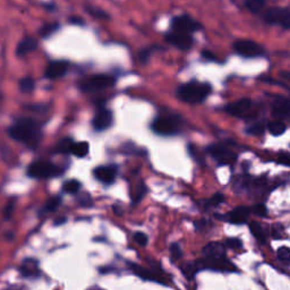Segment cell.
<instances>
[{
  "label": "cell",
  "mask_w": 290,
  "mask_h": 290,
  "mask_svg": "<svg viewBox=\"0 0 290 290\" xmlns=\"http://www.w3.org/2000/svg\"><path fill=\"white\" fill-rule=\"evenodd\" d=\"M8 135L16 142L35 149L42 140L41 126L32 118H20L8 128Z\"/></svg>",
  "instance_id": "6da1fadb"
},
{
  "label": "cell",
  "mask_w": 290,
  "mask_h": 290,
  "mask_svg": "<svg viewBox=\"0 0 290 290\" xmlns=\"http://www.w3.org/2000/svg\"><path fill=\"white\" fill-rule=\"evenodd\" d=\"M211 93V85L208 83L191 82L178 89L179 99L188 103H201Z\"/></svg>",
  "instance_id": "7a4b0ae2"
},
{
  "label": "cell",
  "mask_w": 290,
  "mask_h": 290,
  "mask_svg": "<svg viewBox=\"0 0 290 290\" xmlns=\"http://www.w3.org/2000/svg\"><path fill=\"white\" fill-rule=\"evenodd\" d=\"M262 20L268 25H276L285 31L290 28V9L288 6H271L262 11Z\"/></svg>",
  "instance_id": "3957f363"
},
{
  "label": "cell",
  "mask_w": 290,
  "mask_h": 290,
  "mask_svg": "<svg viewBox=\"0 0 290 290\" xmlns=\"http://www.w3.org/2000/svg\"><path fill=\"white\" fill-rule=\"evenodd\" d=\"M170 27L172 31L188 33V34H193V33L203 30V25L200 20L195 19L190 14L174 16L170 20Z\"/></svg>",
  "instance_id": "277c9868"
},
{
  "label": "cell",
  "mask_w": 290,
  "mask_h": 290,
  "mask_svg": "<svg viewBox=\"0 0 290 290\" xmlns=\"http://www.w3.org/2000/svg\"><path fill=\"white\" fill-rule=\"evenodd\" d=\"M234 51L245 58H258L266 54V49L256 41L249 39H238L233 44Z\"/></svg>",
  "instance_id": "5b68a950"
},
{
  "label": "cell",
  "mask_w": 290,
  "mask_h": 290,
  "mask_svg": "<svg viewBox=\"0 0 290 290\" xmlns=\"http://www.w3.org/2000/svg\"><path fill=\"white\" fill-rule=\"evenodd\" d=\"M61 172L62 170L59 167L45 161L33 162L27 169V175L35 179H48L57 177V176L61 175Z\"/></svg>",
  "instance_id": "8992f818"
},
{
  "label": "cell",
  "mask_w": 290,
  "mask_h": 290,
  "mask_svg": "<svg viewBox=\"0 0 290 290\" xmlns=\"http://www.w3.org/2000/svg\"><path fill=\"white\" fill-rule=\"evenodd\" d=\"M225 110L229 115L242 119L253 118L256 116L255 104L250 99H242L225 107Z\"/></svg>",
  "instance_id": "52a82bcc"
},
{
  "label": "cell",
  "mask_w": 290,
  "mask_h": 290,
  "mask_svg": "<svg viewBox=\"0 0 290 290\" xmlns=\"http://www.w3.org/2000/svg\"><path fill=\"white\" fill-rule=\"evenodd\" d=\"M194 264L197 271L204 270V269L224 272H233L237 270V268L226 256H221V258H205L204 256V259L197 261Z\"/></svg>",
  "instance_id": "ba28073f"
},
{
  "label": "cell",
  "mask_w": 290,
  "mask_h": 290,
  "mask_svg": "<svg viewBox=\"0 0 290 290\" xmlns=\"http://www.w3.org/2000/svg\"><path fill=\"white\" fill-rule=\"evenodd\" d=\"M165 40L169 44L174 45L175 48L182 50V51H188V50H191L195 42L193 34L172 31V30L166 33Z\"/></svg>",
  "instance_id": "9c48e42d"
},
{
  "label": "cell",
  "mask_w": 290,
  "mask_h": 290,
  "mask_svg": "<svg viewBox=\"0 0 290 290\" xmlns=\"http://www.w3.org/2000/svg\"><path fill=\"white\" fill-rule=\"evenodd\" d=\"M151 128L155 134L162 136H171L178 133V125L176 120L166 116L158 117L157 119H154Z\"/></svg>",
  "instance_id": "30bf717a"
},
{
  "label": "cell",
  "mask_w": 290,
  "mask_h": 290,
  "mask_svg": "<svg viewBox=\"0 0 290 290\" xmlns=\"http://www.w3.org/2000/svg\"><path fill=\"white\" fill-rule=\"evenodd\" d=\"M208 151L219 165H231L237 159L236 153L222 144H212L209 146Z\"/></svg>",
  "instance_id": "8fae6325"
},
{
  "label": "cell",
  "mask_w": 290,
  "mask_h": 290,
  "mask_svg": "<svg viewBox=\"0 0 290 290\" xmlns=\"http://www.w3.org/2000/svg\"><path fill=\"white\" fill-rule=\"evenodd\" d=\"M115 84V78L108 75H95L81 85V90L84 92H94L104 90Z\"/></svg>",
  "instance_id": "7c38bea8"
},
{
  "label": "cell",
  "mask_w": 290,
  "mask_h": 290,
  "mask_svg": "<svg viewBox=\"0 0 290 290\" xmlns=\"http://www.w3.org/2000/svg\"><path fill=\"white\" fill-rule=\"evenodd\" d=\"M69 68V62L66 60H54L49 62L44 71V76L49 79L62 77Z\"/></svg>",
  "instance_id": "4fadbf2b"
},
{
  "label": "cell",
  "mask_w": 290,
  "mask_h": 290,
  "mask_svg": "<svg viewBox=\"0 0 290 290\" xmlns=\"http://www.w3.org/2000/svg\"><path fill=\"white\" fill-rule=\"evenodd\" d=\"M39 48V42L33 36H25L16 45L15 54L17 57H25L28 53L34 52Z\"/></svg>",
  "instance_id": "5bb4252c"
},
{
  "label": "cell",
  "mask_w": 290,
  "mask_h": 290,
  "mask_svg": "<svg viewBox=\"0 0 290 290\" xmlns=\"http://www.w3.org/2000/svg\"><path fill=\"white\" fill-rule=\"evenodd\" d=\"M112 124V112L107 109H102L94 116L92 120V126L98 132H102L110 127Z\"/></svg>",
  "instance_id": "9a60e30c"
},
{
  "label": "cell",
  "mask_w": 290,
  "mask_h": 290,
  "mask_svg": "<svg viewBox=\"0 0 290 290\" xmlns=\"http://www.w3.org/2000/svg\"><path fill=\"white\" fill-rule=\"evenodd\" d=\"M272 113L277 118L286 119L289 116V100L285 96H276L271 103Z\"/></svg>",
  "instance_id": "2e32d148"
},
{
  "label": "cell",
  "mask_w": 290,
  "mask_h": 290,
  "mask_svg": "<svg viewBox=\"0 0 290 290\" xmlns=\"http://www.w3.org/2000/svg\"><path fill=\"white\" fill-rule=\"evenodd\" d=\"M250 216V209L246 207H237L231 210L230 212L225 214V220L235 225L245 224Z\"/></svg>",
  "instance_id": "e0dca14e"
},
{
  "label": "cell",
  "mask_w": 290,
  "mask_h": 290,
  "mask_svg": "<svg viewBox=\"0 0 290 290\" xmlns=\"http://www.w3.org/2000/svg\"><path fill=\"white\" fill-rule=\"evenodd\" d=\"M94 177L102 183H112L117 176V168L115 166H101L94 169Z\"/></svg>",
  "instance_id": "ac0fdd59"
},
{
  "label": "cell",
  "mask_w": 290,
  "mask_h": 290,
  "mask_svg": "<svg viewBox=\"0 0 290 290\" xmlns=\"http://www.w3.org/2000/svg\"><path fill=\"white\" fill-rule=\"evenodd\" d=\"M20 273L25 278H35L40 275L39 263L34 259H26L22 262L20 266Z\"/></svg>",
  "instance_id": "d6986e66"
},
{
  "label": "cell",
  "mask_w": 290,
  "mask_h": 290,
  "mask_svg": "<svg viewBox=\"0 0 290 290\" xmlns=\"http://www.w3.org/2000/svg\"><path fill=\"white\" fill-rule=\"evenodd\" d=\"M202 254L205 258H221V256H226V246L217 242L209 243L203 247Z\"/></svg>",
  "instance_id": "ffe728a7"
},
{
  "label": "cell",
  "mask_w": 290,
  "mask_h": 290,
  "mask_svg": "<svg viewBox=\"0 0 290 290\" xmlns=\"http://www.w3.org/2000/svg\"><path fill=\"white\" fill-rule=\"evenodd\" d=\"M83 9H84V11L86 12V14H89L90 16H92V17L95 18V19L109 20L111 18L110 14H109L107 10H104L103 8L93 5V3H85V5L83 6Z\"/></svg>",
  "instance_id": "44dd1931"
},
{
  "label": "cell",
  "mask_w": 290,
  "mask_h": 290,
  "mask_svg": "<svg viewBox=\"0 0 290 290\" xmlns=\"http://www.w3.org/2000/svg\"><path fill=\"white\" fill-rule=\"evenodd\" d=\"M128 266L130 269H132V271L135 273L137 277H140L141 279L146 280V281H157V283L163 284L161 279L159 278V277L155 275V273H153L152 271L146 270V269H144L143 267H140V266H137V264H134V263H129Z\"/></svg>",
  "instance_id": "7402d4cb"
},
{
  "label": "cell",
  "mask_w": 290,
  "mask_h": 290,
  "mask_svg": "<svg viewBox=\"0 0 290 290\" xmlns=\"http://www.w3.org/2000/svg\"><path fill=\"white\" fill-rule=\"evenodd\" d=\"M268 0H244L243 6L253 15H261L266 9Z\"/></svg>",
  "instance_id": "603a6c76"
},
{
  "label": "cell",
  "mask_w": 290,
  "mask_h": 290,
  "mask_svg": "<svg viewBox=\"0 0 290 290\" xmlns=\"http://www.w3.org/2000/svg\"><path fill=\"white\" fill-rule=\"evenodd\" d=\"M60 28V23L59 22H50V23H45L42 25V26L39 28V35L42 37V39H47V37L51 36L53 33H56L58 30Z\"/></svg>",
  "instance_id": "cb8c5ba5"
},
{
  "label": "cell",
  "mask_w": 290,
  "mask_h": 290,
  "mask_svg": "<svg viewBox=\"0 0 290 290\" xmlns=\"http://www.w3.org/2000/svg\"><path fill=\"white\" fill-rule=\"evenodd\" d=\"M90 146L87 142H78V143H73L70 148V152L74 155H76L77 158H84L86 157V154L89 153Z\"/></svg>",
  "instance_id": "d4e9b609"
},
{
  "label": "cell",
  "mask_w": 290,
  "mask_h": 290,
  "mask_svg": "<svg viewBox=\"0 0 290 290\" xmlns=\"http://www.w3.org/2000/svg\"><path fill=\"white\" fill-rule=\"evenodd\" d=\"M268 129L273 136H280L286 132V125L280 120H272L268 123Z\"/></svg>",
  "instance_id": "484cf974"
},
{
  "label": "cell",
  "mask_w": 290,
  "mask_h": 290,
  "mask_svg": "<svg viewBox=\"0 0 290 290\" xmlns=\"http://www.w3.org/2000/svg\"><path fill=\"white\" fill-rule=\"evenodd\" d=\"M35 87V81L34 78L31 76H25L19 81V90L23 93H31Z\"/></svg>",
  "instance_id": "4316f807"
},
{
  "label": "cell",
  "mask_w": 290,
  "mask_h": 290,
  "mask_svg": "<svg viewBox=\"0 0 290 290\" xmlns=\"http://www.w3.org/2000/svg\"><path fill=\"white\" fill-rule=\"evenodd\" d=\"M250 229H251V233L253 234V236L260 241L261 243H264L266 242V234H264V230L262 228V226H261L259 222L253 221L250 226Z\"/></svg>",
  "instance_id": "83f0119b"
},
{
  "label": "cell",
  "mask_w": 290,
  "mask_h": 290,
  "mask_svg": "<svg viewBox=\"0 0 290 290\" xmlns=\"http://www.w3.org/2000/svg\"><path fill=\"white\" fill-rule=\"evenodd\" d=\"M79 188H81V183L75 179L67 180V182L62 185V191L65 193H68V194H75V193H77L79 191Z\"/></svg>",
  "instance_id": "f1b7e54d"
},
{
  "label": "cell",
  "mask_w": 290,
  "mask_h": 290,
  "mask_svg": "<svg viewBox=\"0 0 290 290\" xmlns=\"http://www.w3.org/2000/svg\"><path fill=\"white\" fill-rule=\"evenodd\" d=\"M61 204V199L59 196H56V197H52V199H50L47 204L44 205L43 210L45 212H53L56 211V210L60 207Z\"/></svg>",
  "instance_id": "f546056e"
},
{
  "label": "cell",
  "mask_w": 290,
  "mask_h": 290,
  "mask_svg": "<svg viewBox=\"0 0 290 290\" xmlns=\"http://www.w3.org/2000/svg\"><path fill=\"white\" fill-rule=\"evenodd\" d=\"M73 140L69 137L64 138V140H61L59 143H58L57 145V149L56 151L59 153H68L70 152V148H71V144H73Z\"/></svg>",
  "instance_id": "4dcf8cb0"
},
{
  "label": "cell",
  "mask_w": 290,
  "mask_h": 290,
  "mask_svg": "<svg viewBox=\"0 0 290 290\" xmlns=\"http://www.w3.org/2000/svg\"><path fill=\"white\" fill-rule=\"evenodd\" d=\"M264 130H266V127H264L263 123H258V124L252 125L251 127L247 128L246 129V133L247 134H251V135L260 136V135H263Z\"/></svg>",
  "instance_id": "1f68e13d"
},
{
  "label": "cell",
  "mask_w": 290,
  "mask_h": 290,
  "mask_svg": "<svg viewBox=\"0 0 290 290\" xmlns=\"http://www.w3.org/2000/svg\"><path fill=\"white\" fill-rule=\"evenodd\" d=\"M157 48V47H151V48H144L142 49L140 52H138V58H140V60L142 64H146V62L149 61L151 54H152L153 50Z\"/></svg>",
  "instance_id": "d6a6232c"
},
{
  "label": "cell",
  "mask_w": 290,
  "mask_h": 290,
  "mask_svg": "<svg viewBox=\"0 0 290 290\" xmlns=\"http://www.w3.org/2000/svg\"><path fill=\"white\" fill-rule=\"evenodd\" d=\"M225 202V195L222 193H217L208 201V207H218Z\"/></svg>",
  "instance_id": "836d02e7"
},
{
  "label": "cell",
  "mask_w": 290,
  "mask_h": 290,
  "mask_svg": "<svg viewBox=\"0 0 290 290\" xmlns=\"http://www.w3.org/2000/svg\"><path fill=\"white\" fill-rule=\"evenodd\" d=\"M170 254H171V259L176 261L179 260L183 256V251L180 249V246L178 244H171L170 246Z\"/></svg>",
  "instance_id": "e575fe53"
},
{
  "label": "cell",
  "mask_w": 290,
  "mask_h": 290,
  "mask_svg": "<svg viewBox=\"0 0 290 290\" xmlns=\"http://www.w3.org/2000/svg\"><path fill=\"white\" fill-rule=\"evenodd\" d=\"M134 241H135L138 245L146 246L148 245L149 238H148V236H146V234L141 233V231H137V233L134 234Z\"/></svg>",
  "instance_id": "d590c367"
},
{
  "label": "cell",
  "mask_w": 290,
  "mask_h": 290,
  "mask_svg": "<svg viewBox=\"0 0 290 290\" xmlns=\"http://www.w3.org/2000/svg\"><path fill=\"white\" fill-rule=\"evenodd\" d=\"M252 211L254 212V214L259 217H262V218H266L268 216V210L266 208V205L264 204H256L252 209Z\"/></svg>",
  "instance_id": "8d00e7d4"
},
{
  "label": "cell",
  "mask_w": 290,
  "mask_h": 290,
  "mask_svg": "<svg viewBox=\"0 0 290 290\" xmlns=\"http://www.w3.org/2000/svg\"><path fill=\"white\" fill-rule=\"evenodd\" d=\"M226 246L229 247V249L236 250V249H241V247L243 246V243L241 239H238V238H228L226 241Z\"/></svg>",
  "instance_id": "74e56055"
},
{
  "label": "cell",
  "mask_w": 290,
  "mask_h": 290,
  "mask_svg": "<svg viewBox=\"0 0 290 290\" xmlns=\"http://www.w3.org/2000/svg\"><path fill=\"white\" fill-rule=\"evenodd\" d=\"M278 258L281 261H285V262H288L290 259V250L287 246H283L278 250Z\"/></svg>",
  "instance_id": "f35d334b"
},
{
  "label": "cell",
  "mask_w": 290,
  "mask_h": 290,
  "mask_svg": "<svg viewBox=\"0 0 290 290\" xmlns=\"http://www.w3.org/2000/svg\"><path fill=\"white\" fill-rule=\"evenodd\" d=\"M146 194V186L143 183H141L138 185L137 187V194L135 196V199H134V203H136V202H140L141 199L143 196Z\"/></svg>",
  "instance_id": "ab89813d"
},
{
  "label": "cell",
  "mask_w": 290,
  "mask_h": 290,
  "mask_svg": "<svg viewBox=\"0 0 290 290\" xmlns=\"http://www.w3.org/2000/svg\"><path fill=\"white\" fill-rule=\"evenodd\" d=\"M68 23L73 25H78V26H84L85 25V19L81 17V16L73 15L68 18Z\"/></svg>",
  "instance_id": "60d3db41"
},
{
  "label": "cell",
  "mask_w": 290,
  "mask_h": 290,
  "mask_svg": "<svg viewBox=\"0 0 290 290\" xmlns=\"http://www.w3.org/2000/svg\"><path fill=\"white\" fill-rule=\"evenodd\" d=\"M201 54L204 59H207L209 61H218V58L216 54L210 51V50H203V51L201 52Z\"/></svg>",
  "instance_id": "b9f144b4"
},
{
  "label": "cell",
  "mask_w": 290,
  "mask_h": 290,
  "mask_svg": "<svg viewBox=\"0 0 290 290\" xmlns=\"http://www.w3.org/2000/svg\"><path fill=\"white\" fill-rule=\"evenodd\" d=\"M12 212H14V202H9L3 210V213H5V219H9L11 217Z\"/></svg>",
  "instance_id": "7bdbcfd3"
},
{
  "label": "cell",
  "mask_w": 290,
  "mask_h": 290,
  "mask_svg": "<svg viewBox=\"0 0 290 290\" xmlns=\"http://www.w3.org/2000/svg\"><path fill=\"white\" fill-rule=\"evenodd\" d=\"M279 163H281V165H284L286 167H289V163H290V160H289V157L286 153L284 154H281L280 157H279Z\"/></svg>",
  "instance_id": "ee69618b"
},
{
  "label": "cell",
  "mask_w": 290,
  "mask_h": 290,
  "mask_svg": "<svg viewBox=\"0 0 290 290\" xmlns=\"http://www.w3.org/2000/svg\"><path fill=\"white\" fill-rule=\"evenodd\" d=\"M44 8L47 10H50V11H52V10H54L57 8V6H56V3H53V2H51V3H44Z\"/></svg>",
  "instance_id": "f6af8a7d"
},
{
  "label": "cell",
  "mask_w": 290,
  "mask_h": 290,
  "mask_svg": "<svg viewBox=\"0 0 290 290\" xmlns=\"http://www.w3.org/2000/svg\"><path fill=\"white\" fill-rule=\"evenodd\" d=\"M67 221V219L65 217H61L60 219H58L57 221H54V225L56 226H59V225H62V224H65V222Z\"/></svg>",
  "instance_id": "bcb514c9"
}]
</instances>
